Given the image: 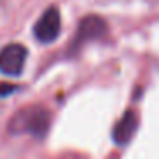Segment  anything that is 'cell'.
<instances>
[{
	"label": "cell",
	"instance_id": "6da1fadb",
	"mask_svg": "<svg viewBox=\"0 0 159 159\" xmlns=\"http://www.w3.org/2000/svg\"><path fill=\"white\" fill-rule=\"evenodd\" d=\"M50 127V113L43 106H28L19 110L9 121V132L14 135L31 134L43 137Z\"/></svg>",
	"mask_w": 159,
	"mask_h": 159
},
{
	"label": "cell",
	"instance_id": "7a4b0ae2",
	"mask_svg": "<svg viewBox=\"0 0 159 159\" xmlns=\"http://www.w3.org/2000/svg\"><path fill=\"white\" fill-rule=\"evenodd\" d=\"M28 58V50L19 43L7 45L0 50V74L9 77H17L22 74Z\"/></svg>",
	"mask_w": 159,
	"mask_h": 159
},
{
	"label": "cell",
	"instance_id": "3957f363",
	"mask_svg": "<svg viewBox=\"0 0 159 159\" xmlns=\"http://www.w3.org/2000/svg\"><path fill=\"white\" fill-rule=\"evenodd\" d=\"M60 28H62V17H60V11L53 5L48 7L43 16L38 19V22L34 24V36L38 41L41 43H52L58 38Z\"/></svg>",
	"mask_w": 159,
	"mask_h": 159
},
{
	"label": "cell",
	"instance_id": "277c9868",
	"mask_svg": "<svg viewBox=\"0 0 159 159\" xmlns=\"http://www.w3.org/2000/svg\"><path fill=\"white\" fill-rule=\"evenodd\" d=\"M108 31V26L104 22V19H101L99 16H87L79 22V28L75 33V39H74V48L82 46L86 41L91 39H98L103 38Z\"/></svg>",
	"mask_w": 159,
	"mask_h": 159
},
{
	"label": "cell",
	"instance_id": "5b68a950",
	"mask_svg": "<svg viewBox=\"0 0 159 159\" xmlns=\"http://www.w3.org/2000/svg\"><path fill=\"white\" fill-rule=\"evenodd\" d=\"M139 125V118L135 111H125V115L118 120V123L113 128V140L118 145H123L134 137Z\"/></svg>",
	"mask_w": 159,
	"mask_h": 159
},
{
	"label": "cell",
	"instance_id": "8992f818",
	"mask_svg": "<svg viewBox=\"0 0 159 159\" xmlns=\"http://www.w3.org/2000/svg\"><path fill=\"white\" fill-rule=\"evenodd\" d=\"M16 91V86L11 84H0V96H5V94H11Z\"/></svg>",
	"mask_w": 159,
	"mask_h": 159
}]
</instances>
